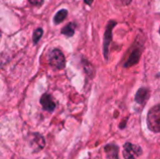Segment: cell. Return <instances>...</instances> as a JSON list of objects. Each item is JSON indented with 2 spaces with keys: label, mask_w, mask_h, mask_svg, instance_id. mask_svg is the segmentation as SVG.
Instances as JSON below:
<instances>
[{
  "label": "cell",
  "mask_w": 160,
  "mask_h": 159,
  "mask_svg": "<svg viewBox=\"0 0 160 159\" xmlns=\"http://www.w3.org/2000/svg\"><path fill=\"white\" fill-rule=\"evenodd\" d=\"M147 126L153 132H160V105L152 108L147 115Z\"/></svg>",
  "instance_id": "cell-1"
},
{
  "label": "cell",
  "mask_w": 160,
  "mask_h": 159,
  "mask_svg": "<svg viewBox=\"0 0 160 159\" xmlns=\"http://www.w3.org/2000/svg\"><path fill=\"white\" fill-rule=\"evenodd\" d=\"M50 64L52 67L57 68V69H62L65 67L66 65V59L63 54V52L60 50H53L51 54H50Z\"/></svg>",
  "instance_id": "cell-2"
},
{
  "label": "cell",
  "mask_w": 160,
  "mask_h": 159,
  "mask_svg": "<svg viewBox=\"0 0 160 159\" xmlns=\"http://www.w3.org/2000/svg\"><path fill=\"white\" fill-rule=\"evenodd\" d=\"M141 148L132 143H126L124 147V157L126 159H135L142 154Z\"/></svg>",
  "instance_id": "cell-3"
},
{
  "label": "cell",
  "mask_w": 160,
  "mask_h": 159,
  "mask_svg": "<svg viewBox=\"0 0 160 159\" xmlns=\"http://www.w3.org/2000/svg\"><path fill=\"white\" fill-rule=\"evenodd\" d=\"M40 103H41L43 109L48 111V112H52L55 109V103H54L52 97L50 95H48V94H44L41 97Z\"/></svg>",
  "instance_id": "cell-4"
},
{
  "label": "cell",
  "mask_w": 160,
  "mask_h": 159,
  "mask_svg": "<svg viewBox=\"0 0 160 159\" xmlns=\"http://www.w3.org/2000/svg\"><path fill=\"white\" fill-rule=\"evenodd\" d=\"M115 24V22H111L108 25V28L106 30V33H105V38H104V54L107 58V55H108V48H109V45H110V42H111V39H112V29L113 27V25Z\"/></svg>",
  "instance_id": "cell-5"
},
{
  "label": "cell",
  "mask_w": 160,
  "mask_h": 159,
  "mask_svg": "<svg viewBox=\"0 0 160 159\" xmlns=\"http://www.w3.org/2000/svg\"><path fill=\"white\" fill-rule=\"evenodd\" d=\"M107 156L110 159H117L118 157V149L114 145H109L105 148Z\"/></svg>",
  "instance_id": "cell-6"
},
{
  "label": "cell",
  "mask_w": 160,
  "mask_h": 159,
  "mask_svg": "<svg viewBox=\"0 0 160 159\" xmlns=\"http://www.w3.org/2000/svg\"><path fill=\"white\" fill-rule=\"evenodd\" d=\"M75 27H76V24L74 22H70L62 29V34L68 37H72L75 32Z\"/></svg>",
  "instance_id": "cell-7"
},
{
  "label": "cell",
  "mask_w": 160,
  "mask_h": 159,
  "mask_svg": "<svg viewBox=\"0 0 160 159\" xmlns=\"http://www.w3.org/2000/svg\"><path fill=\"white\" fill-rule=\"evenodd\" d=\"M67 16H68V10H66V9H61V10H59V11L55 14V16H54V22H55V23H60V22H62L66 19Z\"/></svg>",
  "instance_id": "cell-8"
},
{
  "label": "cell",
  "mask_w": 160,
  "mask_h": 159,
  "mask_svg": "<svg viewBox=\"0 0 160 159\" xmlns=\"http://www.w3.org/2000/svg\"><path fill=\"white\" fill-rule=\"evenodd\" d=\"M147 93H148V91L146 89H144V88L140 89L138 91L137 95H136V100L138 102H140V103L143 102L146 99V97H147Z\"/></svg>",
  "instance_id": "cell-9"
},
{
  "label": "cell",
  "mask_w": 160,
  "mask_h": 159,
  "mask_svg": "<svg viewBox=\"0 0 160 159\" xmlns=\"http://www.w3.org/2000/svg\"><path fill=\"white\" fill-rule=\"evenodd\" d=\"M42 34H43V31H42V29H41V28H38V29H37V30L34 32V35H33V40H34V43H37V42L39 40V38L41 37Z\"/></svg>",
  "instance_id": "cell-10"
},
{
  "label": "cell",
  "mask_w": 160,
  "mask_h": 159,
  "mask_svg": "<svg viewBox=\"0 0 160 159\" xmlns=\"http://www.w3.org/2000/svg\"><path fill=\"white\" fill-rule=\"evenodd\" d=\"M34 6H40L43 3V0H28Z\"/></svg>",
  "instance_id": "cell-11"
},
{
  "label": "cell",
  "mask_w": 160,
  "mask_h": 159,
  "mask_svg": "<svg viewBox=\"0 0 160 159\" xmlns=\"http://www.w3.org/2000/svg\"><path fill=\"white\" fill-rule=\"evenodd\" d=\"M93 1H94V0H84V2H85L87 5H91V4L93 3Z\"/></svg>",
  "instance_id": "cell-12"
},
{
  "label": "cell",
  "mask_w": 160,
  "mask_h": 159,
  "mask_svg": "<svg viewBox=\"0 0 160 159\" xmlns=\"http://www.w3.org/2000/svg\"><path fill=\"white\" fill-rule=\"evenodd\" d=\"M0 37H1V32H0Z\"/></svg>",
  "instance_id": "cell-13"
},
{
  "label": "cell",
  "mask_w": 160,
  "mask_h": 159,
  "mask_svg": "<svg viewBox=\"0 0 160 159\" xmlns=\"http://www.w3.org/2000/svg\"><path fill=\"white\" fill-rule=\"evenodd\" d=\"M159 32H160V30H159Z\"/></svg>",
  "instance_id": "cell-14"
}]
</instances>
